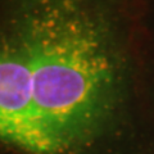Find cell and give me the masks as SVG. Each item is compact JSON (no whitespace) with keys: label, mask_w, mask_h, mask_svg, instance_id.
<instances>
[{"label":"cell","mask_w":154,"mask_h":154,"mask_svg":"<svg viewBox=\"0 0 154 154\" xmlns=\"http://www.w3.org/2000/svg\"><path fill=\"white\" fill-rule=\"evenodd\" d=\"M125 0H17L0 27V143L22 154H154V51Z\"/></svg>","instance_id":"obj_1"}]
</instances>
